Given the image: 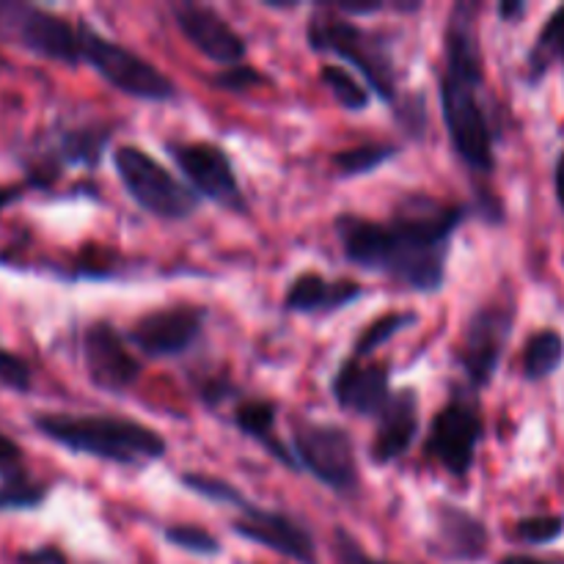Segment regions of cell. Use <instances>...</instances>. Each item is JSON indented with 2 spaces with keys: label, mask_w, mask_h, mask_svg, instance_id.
<instances>
[{
  "label": "cell",
  "mask_w": 564,
  "mask_h": 564,
  "mask_svg": "<svg viewBox=\"0 0 564 564\" xmlns=\"http://www.w3.org/2000/svg\"><path fill=\"white\" fill-rule=\"evenodd\" d=\"M375 422H378V427H375L372 444H369L372 463L389 466V463L405 457L419 435V391H391V400L386 402Z\"/></svg>",
  "instance_id": "18"
},
{
  "label": "cell",
  "mask_w": 564,
  "mask_h": 564,
  "mask_svg": "<svg viewBox=\"0 0 564 564\" xmlns=\"http://www.w3.org/2000/svg\"><path fill=\"white\" fill-rule=\"evenodd\" d=\"M413 323H419V317L413 312H386V314H380L378 319H372V323H369L367 328L358 334L356 345H352L350 358H356V361H364V358L372 356L375 350H380L386 341H391L394 336H400L402 330L411 328Z\"/></svg>",
  "instance_id": "24"
},
{
  "label": "cell",
  "mask_w": 564,
  "mask_h": 564,
  "mask_svg": "<svg viewBox=\"0 0 564 564\" xmlns=\"http://www.w3.org/2000/svg\"><path fill=\"white\" fill-rule=\"evenodd\" d=\"M204 323H207V308L176 303L141 314L127 330V339L149 358H176L196 347L204 334Z\"/></svg>",
  "instance_id": "13"
},
{
  "label": "cell",
  "mask_w": 564,
  "mask_h": 564,
  "mask_svg": "<svg viewBox=\"0 0 564 564\" xmlns=\"http://www.w3.org/2000/svg\"><path fill=\"white\" fill-rule=\"evenodd\" d=\"M235 427L242 435H248L251 441H257L270 457H273L279 466H284L286 471L301 474V463L295 460L290 446L279 438L275 433V422H279V402L273 400H240V405L235 408V416H231Z\"/></svg>",
  "instance_id": "20"
},
{
  "label": "cell",
  "mask_w": 564,
  "mask_h": 564,
  "mask_svg": "<svg viewBox=\"0 0 564 564\" xmlns=\"http://www.w3.org/2000/svg\"><path fill=\"white\" fill-rule=\"evenodd\" d=\"M518 540H523L527 545H551L564 534V516L560 512H545V516H529L521 518L516 527Z\"/></svg>",
  "instance_id": "29"
},
{
  "label": "cell",
  "mask_w": 564,
  "mask_h": 564,
  "mask_svg": "<svg viewBox=\"0 0 564 564\" xmlns=\"http://www.w3.org/2000/svg\"><path fill=\"white\" fill-rule=\"evenodd\" d=\"M523 378L529 383L549 380L564 364V336L556 328H540L523 345Z\"/></svg>",
  "instance_id": "22"
},
{
  "label": "cell",
  "mask_w": 564,
  "mask_h": 564,
  "mask_svg": "<svg viewBox=\"0 0 564 564\" xmlns=\"http://www.w3.org/2000/svg\"><path fill=\"white\" fill-rule=\"evenodd\" d=\"M330 9L352 20V17H372V14H383V11H394V3H383V0H369V3H358V0H339V3H330Z\"/></svg>",
  "instance_id": "36"
},
{
  "label": "cell",
  "mask_w": 564,
  "mask_h": 564,
  "mask_svg": "<svg viewBox=\"0 0 564 564\" xmlns=\"http://www.w3.org/2000/svg\"><path fill=\"white\" fill-rule=\"evenodd\" d=\"M14 564H69V560L58 545H36V549L20 551Z\"/></svg>",
  "instance_id": "37"
},
{
  "label": "cell",
  "mask_w": 564,
  "mask_h": 564,
  "mask_svg": "<svg viewBox=\"0 0 564 564\" xmlns=\"http://www.w3.org/2000/svg\"><path fill=\"white\" fill-rule=\"evenodd\" d=\"M477 0L452 6L444 28V69H441V113L457 160L471 174L496 171V130L482 99L485 55L479 44Z\"/></svg>",
  "instance_id": "2"
},
{
  "label": "cell",
  "mask_w": 564,
  "mask_h": 564,
  "mask_svg": "<svg viewBox=\"0 0 564 564\" xmlns=\"http://www.w3.org/2000/svg\"><path fill=\"white\" fill-rule=\"evenodd\" d=\"M113 169L132 202L154 218L185 220L198 209L196 193L141 147L124 143L116 149Z\"/></svg>",
  "instance_id": "8"
},
{
  "label": "cell",
  "mask_w": 564,
  "mask_h": 564,
  "mask_svg": "<svg viewBox=\"0 0 564 564\" xmlns=\"http://www.w3.org/2000/svg\"><path fill=\"white\" fill-rule=\"evenodd\" d=\"M306 39L314 53L334 55L350 64L367 80L375 97L391 110L402 102L397 61L386 33L361 28L350 17H341L339 11L330 9L328 3H319L308 17Z\"/></svg>",
  "instance_id": "4"
},
{
  "label": "cell",
  "mask_w": 564,
  "mask_h": 564,
  "mask_svg": "<svg viewBox=\"0 0 564 564\" xmlns=\"http://www.w3.org/2000/svg\"><path fill=\"white\" fill-rule=\"evenodd\" d=\"M80 53L83 61L102 77L116 91L143 102H171L176 99V83L158 69L152 61L124 47L116 39L102 36L97 28L80 22Z\"/></svg>",
  "instance_id": "6"
},
{
  "label": "cell",
  "mask_w": 564,
  "mask_h": 564,
  "mask_svg": "<svg viewBox=\"0 0 564 564\" xmlns=\"http://www.w3.org/2000/svg\"><path fill=\"white\" fill-rule=\"evenodd\" d=\"M0 386L17 391V394H28L33 386L31 364L17 352L6 350L3 345H0Z\"/></svg>",
  "instance_id": "30"
},
{
  "label": "cell",
  "mask_w": 564,
  "mask_h": 564,
  "mask_svg": "<svg viewBox=\"0 0 564 564\" xmlns=\"http://www.w3.org/2000/svg\"><path fill=\"white\" fill-rule=\"evenodd\" d=\"M496 564H564V560H549V556H532V554H510Z\"/></svg>",
  "instance_id": "39"
},
{
  "label": "cell",
  "mask_w": 564,
  "mask_h": 564,
  "mask_svg": "<svg viewBox=\"0 0 564 564\" xmlns=\"http://www.w3.org/2000/svg\"><path fill=\"white\" fill-rule=\"evenodd\" d=\"M171 17H174L182 36L213 64H220L226 69V66L246 61V36L237 33L231 22L224 14H218L213 6L174 3L171 6Z\"/></svg>",
  "instance_id": "15"
},
{
  "label": "cell",
  "mask_w": 564,
  "mask_h": 564,
  "mask_svg": "<svg viewBox=\"0 0 564 564\" xmlns=\"http://www.w3.org/2000/svg\"><path fill=\"white\" fill-rule=\"evenodd\" d=\"M180 482L182 488H187L191 494L202 496V499L213 501V505H220V507H235V510H240V507L248 501L242 490H237L235 485L226 482V479L209 477V474L185 471L180 477Z\"/></svg>",
  "instance_id": "27"
},
{
  "label": "cell",
  "mask_w": 564,
  "mask_h": 564,
  "mask_svg": "<svg viewBox=\"0 0 564 564\" xmlns=\"http://www.w3.org/2000/svg\"><path fill=\"white\" fill-rule=\"evenodd\" d=\"M36 433L72 455L97 457L124 468H143L169 452L163 435L135 419L77 416V413H33Z\"/></svg>",
  "instance_id": "3"
},
{
  "label": "cell",
  "mask_w": 564,
  "mask_h": 564,
  "mask_svg": "<svg viewBox=\"0 0 564 564\" xmlns=\"http://www.w3.org/2000/svg\"><path fill=\"white\" fill-rule=\"evenodd\" d=\"M20 193H22V187H0V213H3L6 204L14 202V198L20 196Z\"/></svg>",
  "instance_id": "42"
},
{
  "label": "cell",
  "mask_w": 564,
  "mask_h": 564,
  "mask_svg": "<svg viewBox=\"0 0 564 564\" xmlns=\"http://www.w3.org/2000/svg\"><path fill=\"white\" fill-rule=\"evenodd\" d=\"M0 42L55 64H83L80 22L25 0H0Z\"/></svg>",
  "instance_id": "7"
},
{
  "label": "cell",
  "mask_w": 564,
  "mask_h": 564,
  "mask_svg": "<svg viewBox=\"0 0 564 564\" xmlns=\"http://www.w3.org/2000/svg\"><path fill=\"white\" fill-rule=\"evenodd\" d=\"M523 14H527V0H505V3H499V17L505 22H518Z\"/></svg>",
  "instance_id": "38"
},
{
  "label": "cell",
  "mask_w": 564,
  "mask_h": 564,
  "mask_svg": "<svg viewBox=\"0 0 564 564\" xmlns=\"http://www.w3.org/2000/svg\"><path fill=\"white\" fill-rule=\"evenodd\" d=\"M554 64H562L564 69V6L554 11L540 28L532 50L527 55V80L529 86H538Z\"/></svg>",
  "instance_id": "21"
},
{
  "label": "cell",
  "mask_w": 564,
  "mask_h": 564,
  "mask_svg": "<svg viewBox=\"0 0 564 564\" xmlns=\"http://www.w3.org/2000/svg\"><path fill=\"white\" fill-rule=\"evenodd\" d=\"M198 400L204 402L207 408H218L220 402L231 400V394H237V386L231 383L226 375H213L207 380H198Z\"/></svg>",
  "instance_id": "35"
},
{
  "label": "cell",
  "mask_w": 564,
  "mask_h": 564,
  "mask_svg": "<svg viewBox=\"0 0 564 564\" xmlns=\"http://www.w3.org/2000/svg\"><path fill=\"white\" fill-rule=\"evenodd\" d=\"M165 152L191 182V191L198 198L220 204L231 213H248L246 193L224 149L207 141H165Z\"/></svg>",
  "instance_id": "11"
},
{
  "label": "cell",
  "mask_w": 564,
  "mask_h": 564,
  "mask_svg": "<svg viewBox=\"0 0 564 564\" xmlns=\"http://www.w3.org/2000/svg\"><path fill=\"white\" fill-rule=\"evenodd\" d=\"M319 80H323L325 88L334 94L336 102L345 110H352V113H358V110H364L372 102L369 88H364L361 83H358V77L350 75V69H345V66L325 64L323 69H319Z\"/></svg>",
  "instance_id": "26"
},
{
  "label": "cell",
  "mask_w": 564,
  "mask_h": 564,
  "mask_svg": "<svg viewBox=\"0 0 564 564\" xmlns=\"http://www.w3.org/2000/svg\"><path fill=\"white\" fill-rule=\"evenodd\" d=\"M391 113L397 116V121H400L408 135L422 138L424 130H427V102H424L422 94H408V97H402V102Z\"/></svg>",
  "instance_id": "32"
},
{
  "label": "cell",
  "mask_w": 564,
  "mask_h": 564,
  "mask_svg": "<svg viewBox=\"0 0 564 564\" xmlns=\"http://www.w3.org/2000/svg\"><path fill=\"white\" fill-rule=\"evenodd\" d=\"M435 529L430 540V554L452 564H471L485 560L490 549L488 523L466 507L452 501L435 505Z\"/></svg>",
  "instance_id": "16"
},
{
  "label": "cell",
  "mask_w": 564,
  "mask_h": 564,
  "mask_svg": "<svg viewBox=\"0 0 564 564\" xmlns=\"http://www.w3.org/2000/svg\"><path fill=\"white\" fill-rule=\"evenodd\" d=\"M474 394H477L474 389L452 391L444 408L433 416L427 441H424L427 455L435 463H441L446 474L457 479L468 477L474 460H477L479 441L485 435L482 408H479V400Z\"/></svg>",
  "instance_id": "9"
},
{
  "label": "cell",
  "mask_w": 564,
  "mask_h": 564,
  "mask_svg": "<svg viewBox=\"0 0 564 564\" xmlns=\"http://www.w3.org/2000/svg\"><path fill=\"white\" fill-rule=\"evenodd\" d=\"M259 3L264 6V9H275V11H292L297 9V0H259Z\"/></svg>",
  "instance_id": "41"
},
{
  "label": "cell",
  "mask_w": 564,
  "mask_h": 564,
  "mask_svg": "<svg viewBox=\"0 0 564 564\" xmlns=\"http://www.w3.org/2000/svg\"><path fill=\"white\" fill-rule=\"evenodd\" d=\"M292 455L319 485L334 490L341 499H356L361 490L352 435L339 424L295 419L292 422Z\"/></svg>",
  "instance_id": "5"
},
{
  "label": "cell",
  "mask_w": 564,
  "mask_h": 564,
  "mask_svg": "<svg viewBox=\"0 0 564 564\" xmlns=\"http://www.w3.org/2000/svg\"><path fill=\"white\" fill-rule=\"evenodd\" d=\"M237 512L240 518L229 523L237 538L270 549L273 554L286 556L295 564H319L317 543L301 521L281 510H264L253 501H246Z\"/></svg>",
  "instance_id": "14"
},
{
  "label": "cell",
  "mask_w": 564,
  "mask_h": 564,
  "mask_svg": "<svg viewBox=\"0 0 564 564\" xmlns=\"http://www.w3.org/2000/svg\"><path fill=\"white\" fill-rule=\"evenodd\" d=\"M334 554L336 560H339V564H400V562H386V560H378V556H369L367 551H364V545L341 527L334 532Z\"/></svg>",
  "instance_id": "33"
},
{
  "label": "cell",
  "mask_w": 564,
  "mask_h": 564,
  "mask_svg": "<svg viewBox=\"0 0 564 564\" xmlns=\"http://www.w3.org/2000/svg\"><path fill=\"white\" fill-rule=\"evenodd\" d=\"M554 193H556V202H560V207L564 213V149L554 163Z\"/></svg>",
  "instance_id": "40"
},
{
  "label": "cell",
  "mask_w": 564,
  "mask_h": 564,
  "mask_svg": "<svg viewBox=\"0 0 564 564\" xmlns=\"http://www.w3.org/2000/svg\"><path fill=\"white\" fill-rule=\"evenodd\" d=\"M397 154H400V147H397V143L369 141V143H358V147L336 152L334 158H330V165H334L339 176H364L383 169V165L391 163Z\"/></svg>",
  "instance_id": "23"
},
{
  "label": "cell",
  "mask_w": 564,
  "mask_h": 564,
  "mask_svg": "<svg viewBox=\"0 0 564 564\" xmlns=\"http://www.w3.org/2000/svg\"><path fill=\"white\" fill-rule=\"evenodd\" d=\"M22 474H28L25 452L11 435L0 430V482H9V479L22 477Z\"/></svg>",
  "instance_id": "34"
},
{
  "label": "cell",
  "mask_w": 564,
  "mask_h": 564,
  "mask_svg": "<svg viewBox=\"0 0 564 564\" xmlns=\"http://www.w3.org/2000/svg\"><path fill=\"white\" fill-rule=\"evenodd\" d=\"M264 83V75L259 69H253L251 64H235V66H226L220 69L218 75L209 77V86L218 88V91H248V88L259 86Z\"/></svg>",
  "instance_id": "31"
},
{
  "label": "cell",
  "mask_w": 564,
  "mask_h": 564,
  "mask_svg": "<svg viewBox=\"0 0 564 564\" xmlns=\"http://www.w3.org/2000/svg\"><path fill=\"white\" fill-rule=\"evenodd\" d=\"M364 295V286L350 279L328 281L319 273H301L284 295V312L292 314H330L350 306Z\"/></svg>",
  "instance_id": "19"
},
{
  "label": "cell",
  "mask_w": 564,
  "mask_h": 564,
  "mask_svg": "<svg viewBox=\"0 0 564 564\" xmlns=\"http://www.w3.org/2000/svg\"><path fill=\"white\" fill-rule=\"evenodd\" d=\"M165 543H171L174 549L185 551V554L196 556H218L220 554V540L215 534H209L207 529L193 527V523H176L163 532Z\"/></svg>",
  "instance_id": "28"
},
{
  "label": "cell",
  "mask_w": 564,
  "mask_h": 564,
  "mask_svg": "<svg viewBox=\"0 0 564 564\" xmlns=\"http://www.w3.org/2000/svg\"><path fill=\"white\" fill-rule=\"evenodd\" d=\"M512 328H516V308L505 303L479 306L468 317L460 345H457V364L466 375L468 389L479 391L490 386V380L499 372L501 356L510 345Z\"/></svg>",
  "instance_id": "10"
},
{
  "label": "cell",
  "mask_w": 564,
  "mask_h": 564,
  "mask_svg": "<svg viewBox=\"0 0 564 564\" xmlns=\"http://www.w3.org/2000/svg\"><path fill=\"white\" fill-rule=\"evenodd\" d=\"M389 372L391 369L386 361L361 364L347 356V361L341 364L334 383H330V394L341 411L352 413V416L378 419L386 402L391 400Z\"/></svg>",
  "instance_id": "17"
},
{
  "label": "cell",
  "mask_w": 564,
  "mask_h": 564,
  "mask_svg": "<svg viewBox=\"0 0 564 564\" xmlns=\"http://www.w3.org/2000/svg\"><path fill=\"white\" fill-rule=\"evenodd\" d=\"M80 356L88 380L105 394H127L141 378L143 367L130 352L121 330L108 319H94L80 334Z\"/></svg>",
  "instance_id": "12"
},
{
  "label": "cell",
  "mask_w": 564,
  "mask_h": 564,
  "mask_svg": "<svg viewBox=\"0 0 564 564\" xmlns=\"http://www.w3.org/2000/svg\"><path fill=\"white\" fill-rule=\"evenodd\" d=\"M468 207L430 196H408L391 220L336 215L341 253L356 268L386 275L397 286L422 295L444 290L452 237L466 224Z\"/></svg>",
  "instance_id": "1"
},
{
  "label": "cell",
  "mask_w": 564,
  "mask_h": 564,
  "mask_svg": "<svg viewBox=\"0 0 564 564\" xmlns=\"http://www.w3.org/2000/svg\"><path fill=\"white\" fill-rule=\"evenodd\" d=\"M50 488L31 471L0 482V512H33L47 501Z\"/></svg>",
  "instance_id": "25"
}]
</instances>
